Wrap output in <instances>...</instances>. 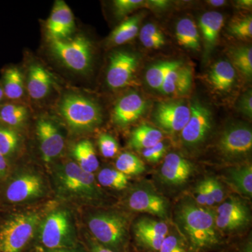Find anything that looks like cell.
I'll return each instance as SVG.
<instances>
[{
    "label": "cell",
    "mask_w": 252,
    "mask_h": 252,
    "mask_svg": "<svg viewBox=\"0 0 252 252\" xmlns=\"http://www.w3.org/2000/svg\"><path fill=\"white\" fill-rule=\"evenodd\" d=\"M236 77L235 68L228 61H220L214 64L208 75L212 88L220 92H226L234 85Z\"/></svg>",
    "instance_id": "obj_22"
},
{
    "label": "cell",
    "mask_w": 252,
    "mask_h": 252,
    "mask_svg": "<svg viewBox=\"0 0 252 252\" xmlns=\"http://www.w3.org/2000/svg\"><path fill=\"white\" fill-rule=\"evenodd\" d=\"M59 110L67 125L76 132L94 130L102 122L99 106L81 94H65L61 99Z\"/></svg>",
    "instance_id": "obj_6"
},
{
    "label": "cell",
    "mask_w": 252,
    "mask_h": 252,
    "mask_svg": "<svg viewBox=\"0 0 252 252\" xmlns=\"http://www.w3.org/2000/svg\"><path fill=\"white\" fill-rule=\"evenodd\" d=\"M238 252H252V243L251 239H249L242 245Z\"/></svg>",
    "instance_id": "obj_51"
},
{
    "label": "cell",
    "mask_w": 252,
    "mask_h": 252,
    "mask_svg": "<svg viewBox=\"0 0 252 252\" xmlns=\"http://www.w3.org/2000/svg\"><path fill=\"white\" fill-rule=\"evenodd\" d=\"M140 39L144 47L158 49L165 45V36L154 23H147L140 31Z\"/></svg>",
    "instance_id": "obj_34"
},
{
    "label": "cell",
    "mask_w": 252,
    "mask_h": 252,
    "mask_svg": "<svg viewBox=\"0 0 252 252\" xmlns=\"http://www.w3.org/2000/svg\"><path fill=\"white\" fill-rule=\"evenodd\" d=\"M223 180L237 193L246 198H252V167L250 164L228 169L224 172Z\"/></svg>",
    "instance_id": "obj_21"
},
{
    "label": "cell",
    "mask_w": 252,
    "mask_h": 252,
    "mask_svg": "<svg viewBox=\"0 0 252 252\" xmlns=\"http://www.w3.org/2000/svg\"><path fill=\"white\" fill-rule=\"evenodd\" d=\"M145 4L142 0H116L113 1L115 14L119 17H124Z\"/></svg>",
    "instance_id": "obj_41"
},
{
    "label": "cell",
    "mask_w": 252,
    "mask_h": 252,
    "mask_svg": "<svg viewBox=\"0 0 252 252\" xmlns=\"http://www.w3.org/2000/svg\"><path fill=\"white\" fill-rule=\"evenodd\" d=\"M27 117V109L21 104L3 103L0 105V123L12 128L22 126Z\"/></svg>",
    "instance_id": "obj_31"
},
{
    "label": "cell",
    "mask_w": 252,
    "mask_h": 252,
    "mask_svg": "<svg viewBox=\"0 0 252 252\" xmlns=\"http://www.w3.org/2000/svg\"><path fill=\"white\" fill-rule=\"evenodd\" d=\"M99 151L104 157L114 158L119 152V144L114 137L108 134H102L98 140Z\"/></svg>",
    "instance_id": "obj_39"
},
{
    "label": "cell",
    "mask_w": 252,
    "mask_h": 252,
    "mask_svg": "<svg viewBox=\"0 0 252 252\" xmlns=\"http://www.w3.org/2000/svg\"><path fill=\"white\" fill-rule=\"evenodd\" d=\"M74 26L72 10L64 1H56L46 22L49 40L67 39L74 31Z\"/></svg>",
    "instance_id": "obj_16"
},
{
    "label": "cell",
    "mask_w": 252,
    "mask_h": 252,
    "mask_svg": "<svg viewBox=\"0 0 252 252\" xmlns=\"http://www.w3.org/2000/svg\"><path fill=\"white\" fill-rule=\"evenodd\" d=\"M207 2L212 6H215V7L216 6L217 7V6H222L226 4V1L224 0H211V1H207Z\"/></svg>",
    "instance_id": "obj_53"
},
{
    "label": "cell",
    "mask_w": 252,
    "mask_h": 252,
    "mask_svg": "<svg viewBox=\"0 0 252 252\" xmlns=\"http://www.w3.org/2000/svg\"><path fill=\"white\" fill-rule=\"evenodd\" d=\"M142 14L126 19L117 26L109 35L108 43L112 46H119L133 39L139 32Z\"/></svg>",
    "instance_id": "obj_26"
},
{
    "label": "cell",
    "mask_w": 252,
    "mask_h": 252,
    "mask_svg": "<svg viewBox=\"0 0 252 252\" xmlns=\"http://www.w3.org/2000/svg\"><path fill=\"white\" fill-rule=\"evenodd\" d=\"M223 24V14L217 11H208L200 17L199 27L203 36L204 59L210 55L216 45Z\"/></svg>",
    "instance_id": "obj_19"
},
{
    "label": "cell",
    "mask_w": 252,
    "mask_h": 252,
    "mask_svg": "<svg viewBox=\"0 0 252 252\" xmlns=\"http://www.w3.org/2000/svg\"><path fill=\"white\" fill-rule=\"evenodd\" d=\"M21 144V137L12 127L0 123V154L6 158L13 157Z\"/></svg>",
    "instance_id": "obj_32"
},
{
    "label": "cell",
    "mask_w": 252,
    "mask_h": 252,
    "mask_svg": "<svg viewBox=\"0 0 252 252\" xmlns=\"http://www.w3.org/2000/svg\"><path fill=\"white\" fill-rule=\"evenodd\" d=\"M190 107L181 101L159 102L154 119L162 130L170 134L181 132L190 117Z\"/></svg>",
    "instance_id": "obj_13"
},
{
    "label": "cell",
    "mask_w": 252,
    "mask_h": 252,
    "mask_svg": "<svg viewBox=\"0 0 252 252\" xmlns=\"http://www.w3.org/2000/svg\"><path fill=\"white\" fill-rule=\"evenodd\" d=\"M231 64L235 69L251 79L252 76V49L250 46H240L233 47L228 52Z\"/></svg>",
    "instance_id": "obj_30"
},
{
    "label": "cell",
    "mask_w": 252,
    "mask_h": 252,
    "mask_svg": "<svg viewBox=\"0 0 252 252\" xmlns=\"http://www.w3.org/2000/svg\"><path fill=\"white\" fill-rule=\"evenodd\" d=\"M36 135L43 160L53 161L64 150V140L58 126L51 121L40 119L36 124Z\"/></svg>",
    "instance_id": "obj_14"
},
{
    "label": "cell",
    "mask_w": 252,
    "mask_h": 252,
    "mask_svg": "<svg viewBox=\"0 0 252 252\" xmlns=\"http://www.w3.org/2000/svg\"><path fill=\"white\" fill-rule=\"evenodd\" d=\"M158 252H189L188 247L180 235H167Z\"/></svg>",
    "instance_id": "obj_38"
},
{
    "label": "cell",
    "mask_w": 252,
    "mask_h": 252,
    "mask_svg": "<svg viewBox=\"0 0 252 252\" xmlns=\"http://www.w3.org/2000/svg\"><path fill=\"white\" fill-rule=\"evenodd\" d=\"M127 205L133 211L150 214L162 219H166L168 213L166 199L149 189H137L131 192L127 199Z\"/></svg>",
    "instance_id": "obj_15"
},
{
    "label": "cell",
    "mask_w": 252,
    "mask_h": 252,
    "mask_svg": "<svg viewBox=\"0 0 252 252\" xmlns=\"http://www.w3.org/2000/svg\"><path fill=\"white\" fill-rule=\"evenodd\" d=\"M235 4L239 9H250L252 8V0H239Z\"/></svg>",
    "instance_id": "obj_50"
},
{
    "label": "cell",
    "mask_w": 252,
    "mask_h": 252,
    "mask_svg": "<svg viewBox=\"0 0 252 252\" xmlns=\"http://www.w3.org/2000/svg\"><path fill=\"white\" fill-rule=\"evenodd\" d=\"M53 178L58 195L64 200L92 203L103 197L94 174L84 171L75 162L57 165Z\"/></svg>",
    "instance_id": "obj_2"
},
{
    "label": "cell",
    "mask_w": 252,
    "mask_h": 252,
    "mask_svg": "<svg viewBox=\"0 0 252 252\" xmlns=\"http://www.w3.org/2000/svg\"><path fill=\"white\" fill-rule=\"evenodd\" d=\"M5 99L4 92H3L2 88H1V84H0V105L3 104V101Z\"/></svg>",
    "instance_id": "obj_54"
},
{
    "label": "cell",
    "mask_w": 252,
    "mask_h": 252,
    "mask_svg": "<svg viewBox=\"0 0 252 252\" xmlns=\"http://www.w3.org/2000/svg\"><path fill=\"white\" fill-rule=\"evenodd\" d=\"M238 109L244 115L252 117V91H248L240 97L238 102Z\"/></svg>",
    "instance_id": "obj_45"
},
{
    "label": "cell",
    "mask_w": 252,
    "mask_h": 252,
    "mask_svg": "<svg viewBox=\"0 0 252 252\" xmlns=\"http://www.w3.org/2000/svg\"><path fill=\"white\" fill-rule=\"evenodd\" d=\"M147 105L145 99L137 93L126 94L113 109V122L118 126L130 125L143 115Z\"/></svg>",
    "instance_id": "obj_18"
},
{
    "label": "cell",
    "mask_w": 252,
    "mask_h": 252,
    "mask_svg": "<svg viewBox=\"0 0 252 252\" xmlns=\"http://www.w3.org/2000/svg\"><path fill=\"white\" fill-rule=\"evenodd\" d=\"M89 246H90L92 252H115L109 250V249L104 248V246L96 242L95 240H89Z\"/></svg>",
    "instance_id": "obj_48"
},
{
    "label": "cell",
    "mask_w": 252,
    "mask_h": 252,
    "mask_svg": "<svg viewBox=\"0 0 252 252\" xmlns=\"http://www.w3.org/2000/svg\"><path fill=\"white\" fill-rule=\"evenodd\" d=\"M36 233L42 246L49 250L74 248L77 240L75 223L69 209H56L42 217Z\"/></svg>",
    "instance_id": "obj_4"
},
{
    "label": "cell",
    "mask_w": 252,
    "mask_h": 252,
    "mask_svg": "<svg viewBox=\"0 0 252 252\" xmlns=\"http://www.w3.org/2000/svg\"><path fill=\"white\" fill-rule=\"evenodd\" d=\"M183 64L180 61H160L147 69L145 74L147 84L154 90L160 91L165 77L170 70Z\"/></svg>",
    "instance_id": "obj_28"
},
{
    "label": "cell",
    "mask_w": 252,
    "mask_h": 252,
    "mask_svg": "<svg viewBox=\"0 0 252 252\" xmlns=\"http://www.w3.org/2000/svg\"><path fill=\"white\" fill-rule=\"evenodd\" d=\"M228 32L232 36L241 39H251L252 36V16H246L233 21L228 27Z\"/></svg>",
    "instance_id": "obj_36"
},
{
    "label": "cell",
    "mask_w": 252,
    "mask_h": 252,
    "mask_svg": "<svg viewBox=\"0 0 252 252\" xmlns=\"http://www.w3.org/2000/svg\"><path fill=\"white\" fill-rule=\"evenodd\" d=\"M176 37L181 46L191 51L200 49V38L196 24L188 18H182L176 26Z\"/></svg>",
    "instance_id": "obj_24"
},
{
    "label": "cell",
    "mask_w": 252,
    "mask_h": 252,
    "mask_svg": "<svg viewBox=\"0 0 252 252\" xmlns=\"http://www.w3.org/2000/svg\"><path fill=\"white\" fill-rule=\"evenodd\" d=\"M139 59L127 51H115L109 58L106 81L113 90L124 89L133 82Z\"/></svg>",
    "instance_id": "obj_12"
},
{
    "label": "cell",
    "mask_w": 252,
    "mask_h": 252,
    "mask_svg": "<svg viewBox=\"0 0 252 252\" xmlns=\"http://www.w3.org/2000/svg\"><path fill=\"white\" fill-rule=\"evenodd\" d=\"M194 166L187 159L177 153L167 154L160 168V179L165 185L181 187L193 175Z\"/></svg>",
    "instance_id": "obj_17"
},
{
    "label": "cell",
    "mask_w": 252,
    "mask_h": 252,
    "mask_svg": "<svg viewBox=\"0 0 252 252\" xmlns=\"http://www.w3.org/2000/svg\"><path fill=\"white\" fill-rule=\"evenodd\" d=\"M46 192L45 181L39 174L21 172L9 181L4 188V197L9 203H25L41 198Z\"/></svg>",
    "instance_id": "obj_9"
},
{
    "label": "cell",
    "mask_w": 252,
    "mask_h": 252,
    "mask_svg": "<svg viewBox=\"0 0 252 252\" xmlns=\"http://www.w3.org/2000/svg\"><path fill=\"white\" fill-rule=\"evenodd\" d=\"M165 238V237L162 236L147 237V238L139 239L137 241L145 248L153 250L154 252H158Z\"/></svg>",
    "instance_id": "obj_46"
},
{
    "label": "cell",
    "mask_w": 252,
    "mask_h": 252,
    "mask_svg": "<svg viewBox=\"0 0 252 252\" xmlns=\"http://www.w3.org/2000/svg\"><path fill=\"white\" fill-rule=\"evenodd\" d=\"M252 149V132L248 126L233 125L226 127L217 142L219 153L227 161L248 157Z\"/></svg>",
    "instance_id": "obj_10"
},
{
    "label": "cell",
    "mask_w": 252,
    "mask_h": 252,
    "mask_svg": "<svg viewBox=\"0 0 252 252\" xmlns=\"http://www.w3.org/2000/svg\"><path fill=\"white\" fill-rule=\"evenodd\" d=\"M133 231L137 240L147 237L162 236L168 235L169 228L162 220L150 218L137 220L133 226Z\"/></svg>",
    "instance_id": "obj_29"
},
{
    "label": "cell",
    "mask_w": 252,
    "mask_h": 252,
    "mask_svg": "<svg viewBox=\"0 0 252 252\" xmlns=\"http://www.w3.org/2000/svg\"><path fill=\"white\" fill-rule=\"evenodd\" d=\"M182 64L176 67L169 72L162 83L160 92L164 94H174L175 92L176 85L180 76V67Z\"/></svg>",
    "instance_id": "obj_42"
},
{
    "label": "cell",
    "mask_w": 252,
    "mask_h": 252,
    "mask_svg": "<svg viewBox=\"0 0 252 252\" xmlns=\"http://www.w3.org/2000/svg\"><path fill=\"white\" fill-rule=\"evenodd\" d=\"M76 163L85 172L94 174L99 167V161L94 144L89 140L78 142L73 149Z\"/></svg>",
    "instance_id": "obj_27"
},
{
    "label": "cell",
    "mask_w": 252,
    "mask_h": 252,
    "mask_svg": "<svg viewBox=\"0 0 252 252\" xmlns=\"http://www.w3.org/2000/svg\"><path fill=\"white\" fill-rule=\"evenodd\" d=\"M46 252H81L74 248L57 249V250H49Z\"/></svg>",
    "instance_id": "obj_52"
},
{
    "label": "cell",
    "mask_w": 252,
    "mask_h": 252,
    "mask_svg": "<svg viewBox=\"0 0 252 252\" xmlns=\"http://www.w3.org/2000/svg\"><path fill=\"white\" fill-rule=\"evenodd\" d=\"M1 84L5 98L17 100L22 97L24 93L23 74L16 67L6 68L3 72Z\"/></svg>",
    "instance_id": "obj_25"
},
{
    "label": "cell",
    "mask_w": 252,
    "mask_h": 252,
    "mask_svg": "<svg viewBox=\"0 0 252 252\" xmlns=\"http://www.w3.org/2000/svg\"><path fill=\"white\" fill-rule=\"evenodd\" d=\"M40 214L25 212L14 214L0 225V252H21L36 233Z\"/></svg>",
    "instance_id": "obj_5"
},
{
    "label": "cell",
    "mask_w": 252,
    "mask_h": 252,
    "mask_svg": "<svg viewBox=\"0 0 252 252\" xmlns=\"http://www.w3.org/2000/svg\"><path fill=\"white\" fill-rule=\"evenodd\" d=\"M206 184L207 189L210 190V193L215 200V203H221L224 200V189L222 187L220 181L213 177H208L204 179Z\"/></svg>",
    "instance_id": "obj_44"
},
{
    "label": "cell",
    "mask_w": 252,
    "mask_h": 252,
    "mask_svg": "<svg viewBox=\"0 0 252 252\" xmlns=\"http://www.w3.org/2000/svg\"><path fill=\"white\" fill-rule=\"evenodd\" d=\"M149 4L152 5L156 9H165L169 4L168 1L165 0H154V1H149Z\"/></svg>",
    "instance_id": "obj_49"
},
{
    "label": "cell",
    "mask_w": 252,
    "mask_h": 252,
    "mask_svg": "<svg viewBox=\"0 0 252 252\" xmlns=\"http://www.w3.org/2000/svg\"><path fill=\"white\" fill-rule=\"evenodd\" d=\"M50 48L54 56L68 69L81 74L90 69L93 46L85 36L50 41Z\"/></svg>",
    "instance_id": "obj_7"
},
{
    "label": "cell",
    "mask_w": 252,
    "mask_h": 252,
    "mask_svg": "<svg viewBox=\"0 0 252 252\" xmlns=\"http://www.w3.org/2000/svg\"><path fill=\"white\" fill-rule=\"evenodd\" d=\"M162 133L148 124H142L132 131L129 145L135 150L142 151L161 142Z\"/></svg>",
    "instance_id": "obj_23"
},
{
    "label": "cell",
    "mask_w": 252,
    "mask_h": 252,
    "mask_svg": "<svg viewBox=\"0 0 252 252\" xmlns=\"http://www.w3.org/2000/svg\"><path fill=\"white\" fill-rule=\"evenodd\" d=\"M86 224L94 240L115 252H124L129 237V220L122 212L97 210L86 215Z\"/></svg>",
    "instance_id": "obj_3"
},
{
    "label": "cell",
    "mask_w": 252,
    "mask_h": 252,
    "mask_svg": "<svg viewBox=\"0 0 252 252\" xmlns=\"http://www.w3.org/2000/svg\"><path fill=\"white\" fill-rule=\"evenodd\" d=\"M53 83L51 74L42 65L33 64L30 67L27 89L32 98L35 100L44 99L49 94Z\"/></svg>",
    "instance_id": "obj_20"
},
{
    "label": "cell",
    "mask_w": 252,
    "mask_h": 252,
    "mask_svg": "<svg viewBox=\"0 0 252 252\" xmlns=\"http://www.w3.org/2000/svg\"><path fill=\"white\" fill-rule=\"evenodd\" d=\"M9 169V165L8 159L2 154H0V179L3 178L7 175Z\"/></svg>",
    "instance_id": "obj_47"
},
{
    "label": "cell",
    "mask_w": 252,
    "mask_h": 252,
    "mask_svg": "<svg viewBox=\"0 0 252 252\" xmlns=\"http://www.w3.org/2000/svg\"><path fill=\"white\" fill-rule=\"evenodd\" d=\"M117 170L126 175H139L146 170L145 165L142 160L130 152L123 153L118 157L116 161Z\"/></svg>",
    "instance_id": "obj_33"
},
{
    "label": "cell",
    "mask_w": 252,
    "mask_h": 252,
    "mask_svg": "<svg viewBox=\"0 0 252 252\" xmlns=\"http://www.w3.org/2000/svg\"><path fill=\"white\" fill-rule=\"evenodd\" d=\"M166 150L165 144L163 142H160L153 147L144 149L142 151V154L147 161L156 163L163 157Z\"/></svg>",
    "instance_id": "obj_43"
},
{
    "label": "cell",
    "mask_w": 252,
    "mask_h": 252,
    "mask_svg": "<svg viewBox=\"0 0 252 252\" xmlns=\"http://www.w3.org/2000/svg\"><path fill=\"white\" fill-rule=\"evenodd\" d=\"M190 117L183 130L181 131L182 142L188 147L200 145L206 140L212 128V113L206 106L198 100L190 106Z\"/></svg>",
    "instance_id": "obj_11"
},
{
    "label": "cell",
    "mask_w": 252,
    "mask_h": 252,
    "mask_svg": "<svg viewBox=\"0 0 252 252\" xmlns=\"http://www.w3.org/2000/svg\"><path fill=\"white\" fill-rule=\"evenodd\" d=\"M194 198L195 203L203 207H212L215 205V200L207 189L205 180L199 182L194 189Z\"/></svg>",
    "instance_id": "obj_40"
},
{
    "label": "cell",
    "mask_w": 252,
    "mask_h": 252,
    "mask_svg": "<svg viewBox=\"0 0 252 252\" xmlns=\"http://www.w3.org/2000/svg\"><path fill=\"white\" fill-rule=\"evenodd\" d=\"M97 181L102 187L123 190L128 185L129 177L117 169L104 168L99 172Z\"/></svg>",
    "instance_id": "obj_35"
},
{
    "label": "cell",
    "mask_w": 252,
    "mask_h": 252,
    "mask_svg": "<svg viewBox=\"0 0 252 252\" xmlns=\"http://www.w3.org/2000/svg\"><path fill=\"white\" fill-rule=\"evenodd\" d=\"M175 220L192 252L212 250L220 245V237L215 222V212L190 199L177 207Z\"/></svg>",
    "instance_id": "obj_1"
},
{
    "label": "cell",
    "mask_w": 252,
    "mask_h": 252,
    "mask_svg": "<svg viewBox=\"0 0 252 252\" xmlns=\"http://www.w3.org/2000/svg\"><path fill=\"white\" fill-rule=\"evenodd\" d=\"M193 81V73L191 68L182 64L180 67V76L176 85L175 94L176 95H184L188 94L191 89Z\"/></svg>",
    "instance_id": "obj_37"
},
{
    "label": "cell",
    "mask_w": 252,
    "mask_h": 252,
    "mask_svg": "<svg viewBox=\"0 0 252 252\" xmlns=\"http://www.w3.org/2000/svg\"><path fill=\"white\" fill-rule=\"evenodd\" d=\"M215 222L219 231L226 234L243 231L251 222L250 207L243 199L232 195L219 206Z\"/></svg>",
    "instance_id": "obj_8"
}]
</instances>
